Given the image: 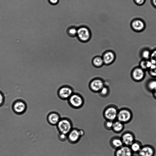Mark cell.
I'll return each instance as SVG.
<instances>
[{
  "instance_id": "22",
  "label": "cell",
  "mask_w": 156,
  "mask_h": 156,
  "mask_svg": "<svg viewBox=\"0 0 156 156\" xmlns=\"http://www.w3.org/2000/svg\"><path fill=\"white\" fill-rule=\"evenodd\" d=\"M77 31V28L74 26H71L67 29L66 32L69 36L74 37L76 36Z\"/></svg>"
},
{
  "instance_id": "20",
  "label": "cell",
  "mask_w": 156,
  "mask_h": 156,
  "mask_svg": "<svg viewBox=\"0 0 156 156\" xmlns=\"http://www.w3.org/2000/svg\"><path fill=\"white\" fill-rule=\"evenodd\" d=\"M152 64L150 60L143 59L140 62L139 67L144 70H148Z\"/></svg>"
},
{
  "instance_id": "11",
  "label": "cell",
  "mask_w": 156,
  "mask_h": 156,
  "mask_svg": "<svg viewBox=\"0 0 156 156\" xmlns=\"http://www.w3.org/2000/svg\"><path fill=\"white\" fill-rule=\"evenodd\" d=\"M155 152V149L153 146L146 144L142 145L137 154L138 156H154Z\"/></svg>"
},
{
  "instance_id": "14",
  "label": "cell",
  "mask_w": 156,
  "mask_h": 156,
  "mask_svg": "<svg viewBox=\"0 0 156 156\" xmlns=\"http://www.w3.org/2000/svg\"><path fill=\"white\" fill-rule=\"evenodd\" d=\"M144 70L140 67L134 68L132 72V77L136 81H140L143 79L145 76Z\"/></svg>"
},
{
  "instance_id": "4",
  "label": "cell",
  "mask_w": 156,
  "mask_h": 156,
  "mask_svg": "<svg viewBox=\"0 0 156 156\" xmlns=\"http://www.w3.org/2000/svg\"><path fill=\"white\" fill-rule=\"evenodd\" d=\"M119 109L114 105L107 106L104 110L103 116L106 120L114 121L117 120Z\"/></svg>"
},
{
  "instance_id": "9",
  "label": "cell",
  "mask_w": 156,
  "mask_h": 156,
  "mask_svg": "<svg viewBox=\"0 0 156 156\" xmlns=\"http://www.w3.org/2000/svg\"><path fill=\"white\" fill-rule=\"evenodd\" d=\"M81 137L79 129L73 128L67 135V140L70 143L75 144L79 141Z\"/></svg>"
},
{
  "instance_id": "8",
  "label": "cell",
  "mask_w": 156,
  "mask_h": 156,
  "mask_svg": "<svg viewBox=\"0 0 156 156\" xmlns=\"http://www.w3.org/2000/svg\"><path fill=\"white\" fill-rule=\"evenodd\" d=\"M73 93V89L66 86L60 87L57 91L58 97L62 100H67Z\"/></svg>"
},
{
  "instance_id": "31",
  "label": "cell",
  "mask_w": 156,
  "mask_h": 156,
  "mask_svg": "<svg viewBox=\"0 0 156 156\" xmlns=\"http://www.w3.org/2000/svg\"><path fill=\"white\" fill-rule=\"evenodd\" d=\"M5 97L3 94L0 91V106H2L5 102Z\"/></svg>"
},
{
  "instance_id": "23",
  "label": "cell",
  "mask_w": 156,
  "mask_h": 156,
  "mask_svg": "<svg viewBox=\"0 0 156 156\" xmlns=\"http://www.w3.org/2000/svg\"><path fill=\"white\" fill-rule=\"evenodd\" d=\"M109 89L108 88L104 86L100 91L98 92V94L102 98H106L109 95Z\"/></svg>"
},
{
  "instance_id": "6",
  "label": "cell",
  "mask_w": 156,
  "mask_h": 156,
  "mask_svg": "<svg viewBox=\"0 0 156 156\" xmlns=\"http://www.w3.org/2000/svg\"><path fill=\"white\" fill-rule=\"evenodd\" d=\"M76 37L81 41L85 42L88 41L91 37L89 28L86 26H81L77 28Z\"/></svg>"
},
{
  "instance_id": "25",
  "label": "cell",
  "mask_w": 156,
  "mask_h": 156,
  "mask_svg": "<svg viewBox=\"0 0 156 156\" xmlns=\"http://www.w3.org/2000/svg\"><path fill=\"white\" fill-rule=\"evenodd\" d=\"M151 51L148 49L144 50L141 52V56L143 59L148 60L150 59Z\"/></svg>"
},
{
  "instance_id": "10",
  "label": "cell",
  "mask_w": 156,
  "mask_h": 156,
  "mask_svg": "<svg viewBox=\"0 0 156 156\" xmlns=\"http://www.w3.org/2000/svg\"><path fill=\"white\" fill-rule=\"evenodd\" d=\"M120 137L123 145L129 147L136 140L134 134L129 131L124 132Z\"/></svg>"
},
{
  "instance_id": "19",
  "label": "cell",
  "mask_w": 156,
  "mask_h": 156,
  "mask_svg": "<svg viewBox=\"0 0 156 156\" xmlns=\"http://www.w3.org/2000/svg\"><path fill=\"white\" fill-rule=\"evenodd\" d=\"M142 146V144L140 142L135 140L129 147L133 154H137Z\"/></svg>"
},
{
  "instance_id": "5",
  "label": "cell",
  "mask_w": 156,
  "mask_h": 156,
  "mask_svg": "<svg viewBox=\"0 0 156 156\" xmlns=\"http://www.w3.org/2000/svg\"><path fill=\"white\" fill-rule=\"evenodd\" d=\"M12 107L15 113L20 115L25 113L27 109V105L24 101L21 99H17L13 102Z\"/></svg>"
},
{
  "instance_id": "33",
  "label": "cell",
  "mask_w": 156,
  "mask_h": 156,
  "mask_svg": "<svg viewBox=\"0 0 156 156\" xmlns=\"http://www.w3.org/2000/svg\"><path fill=\"white\" fill-rule=\"evenodd\" d=\"M51 3L53 4H57L59 1V0H49Z\"/></svg>"
},
{
  "instance_id": "17",
  "label": "cell",
  "mask_w": 156,
  "mask_h": 156,
  "mask_svg": "<svg viewBox=\"0 0 156 156\" xmlns=\"http://www.w3.org/2000/svg\"><path fill=\"white\" fill-rule=\"evenodd\" d=\"M110 145L112 148L116 150L123 146V144L120 137L114 136L110 139Z\"/></svg>"
},
{
  "instance_id": "24",
  "label": "cell",
  "mask_w": 156,
  "mask_h": 156,
  "mask_svg": "<svg viewBox=\"0 0 156 156\" xmlns=\"http://www.w3.org/2000/svg\"><path fill=\"white\" fill-rule=\"evenodd\" d=\"M148 89L152 92L156 89V80H153L149 81L147 84Z\"/></svg>"
},
{
  "instance_id": "13",
  "label": "cell",
  "mask_w": 156,
  "mask_h": 156,
  "mask_svg": "<svg viewBox=\"0 0 156 156\" xmlns=\"http://www.w3.org/2000/svg\"><path fill=\"white\" fill-rule=\"evenodd\" d=\"M61 119L60 115L55 112H52L48 114L47 120L48 123L52 126H56Z\"/></svg>"
},
{
  "instance_id": "15",
  "label": "cell",
  "mask_w": 156,
  "mask_h": 156,
  "mask_svg": "<svg viewBox=\"0 0 156 156\" xmlns=\"http://www.w3.org/2000/svg\"><path fill=\"white\" fill-rule=\"evenodd\" d=\"M133 155L129 146L123 145L115 150L114 156H133Z\"/></svg>"
},
{
  "instance_id": "28",
  "label": "cell",
  "mask_w": 156,
  "mask_h": 156,
  "mask_svg": "<svg viewBox=\"0 0 156 156\" xmlns=\"http://www.w3.org/2000/svg\"><path fill=\"white\" fill-rule=\"evenodd\" d=\"M150 60L152 64L156 65V49L151 52Z\"/></svg>"
},
{
  "instance_id": "30",
  "label": "cell",
  "mask_w": 156,
  "mask_h": 156,
  "mask_svg": "<svg viewBox=\"0 0 156 156\" xmlns=\"http://www.w3.org/2000/svg\"><path fill=\"white\" fill-rule=\"evenodd\" d=\"M146 0H133L134 3L137 5L141 6L145 3Z\"/></svg>"
},
{
  "instance_id": "12",
  "label": "cell",
  "mask_w": 156,
  "mask_h": 156,
  "mask_svg": "<svg viewBox=\"0 0 156 156\" xmlns=\"http://www.w3.org/2000/svg\"><path fill=\"white\" fill-rule=\"evenodd\" d=\"M104 86L103 81L99 78L93 80L90 82L89 87L92 91L94 92H98Z\"/></svg>"
},
{
  "instance_id": "32",
  "label": "cell",
  "mask_w": 156,
  "mask_h": 156,
  "mask_svg": "<svg viewBox=\"0 0 156 156\" xmlns=\"http://www.w3.org/2000/svg\"><path fill=\"white\" fill-rule=\"evenodd\" d=\"M150 1L152 6L156 9V0H151Z\"/></svg>"
},
{
  "instance_id": "21",
  "label": "cell",
  "mask_w": 156,
  "mask_h": 156,
  "mask_svg": "<svg viewBox=\"0 0 156 156\" xmlns=\"http://www.w3.org/2000/svg\"><path fill=\"white\" fill-rule=\"evenodd\" d=\"M92 63L94 66L97 67H100L104 64L102 57L99 56L94 57L92 60Z\"/></svg>"
},
{
  "instance_id": "26",
  "label": "cell",
  "mask_w": 156,
  "mask_h": 156,
  "mask_svg": "<svg viewBox=\"0 0 156 156\" xmlns=\"http://www.w3.org/2000/svg\"><path fill=\"white\" fill-rule=\"evenodd\" d=\"M150 75L153 77H156V65L152 64L148 70Z\"/></svg>"
},
{
  "instance_id": "2",
  "label": "cell",
  "mask_w": 156,
  "mask_h": 156,
  "mask_svg": "<svg viewBox=\"0 0 156 156\" xmlns=\"http://www.w3.org/2000/svg\"><path fill=\"white\" fill-rule=\"evenodd\" d=\"M133 118V112L129 108H123L119 109L117 120L124 124L129 123Z\"/></svg>"
},
{
  "instance_id": "29",
  "label": "cell",
  "mask_w": 156,
  "mask_h": 156,
  "mask_svg": "<svg viewBox=\"0 0 156 156\" xmlns=\"http://www.w3.org/2000/svg\"><path fill=\"white\" fill-rule=\"evenodd\" d=\"M59 140L62 141H64L67 140V135L59 133L58 135Z\"/></svg>"
},
{
  "instance_id": "35",
  "label": "cell",
  "mask_w": 156,
  "mask_h": 156,
  "mask_svg": "<svg viewBox=\"0 0 156 156\" xmlns=\"http://www.w3.org/2000/svg\"><path fill=\"white\" fill-rule=\"evenodd\" d=\"M133 156H138V155L137 156V155H133Z\"/></svg>"
},
{
  "instance_id": "18",
  "label": "cell",
  "mask_w": 156,
  "mask_h": 156,
  "mask_svg": "<svg viewBox=\"0 0 156 156\" xmlns=\"http://www.w3.org/2000/svg\"><path fill=\"white\" fill-rule=\"evenodd\" d=\"M124 128V124L116 120L113 122L112 130L116 133L121 132Z\"/></svg>"
},
{
  "instance_id": "1",
  "label": "cell",
  "mask_w": 156,
  "mask_h": 156,
  "mask_svg": "<svg viewBox=\"0 0 156 156\" xmlns=\"http://www.w3.org/2000/svg\"><path fill=\"white\" fill-rule=\"evenodd\" d=\"M59 133L67 135L73 128L71 120L67 118H61L56 125Z\"/></svg>"
},
{
  "instance_id": "3",
  "label": "cell",
  "mask_w": 156,
  "mask_h": 156,
  "mask_svg": "<svg viewBox=\"0 0 156 156\" xmlns=\"http://www.w3.org/2000/svg\"><path fill=\"white\" fill-rule=\"evenodd\" d=\"M69 105L75 109L81 108L84 103V98L77 93H73L67 100Z\"/></svg>"
},
{
  "instance_id": "7",
  "label": "cell",
  "mask_w": 156,
  "mask_h": 156,
  "mask_svg": "<svg viewBox=\"0 0 156 156\" xmlns=\"http://www.w3.org/2000/svg\"><path fill=\"white\" fill-rule=\"evenodd\" d=\"M130 26L132 30L137 32L143 31L146 27L145 21L143 19L138 18L133 19L130 22Z\"/></svg>"
},
{
  "instance_id": "16",
  "label": "cell",
  "mask_w": 156,
  "mask_h": 156,
  "mask_svg": "<svg viewBox=\"0 0 156 156\" xmlns=\"http://www.w3.org/2000/svg\"><path fill=\"white\" fill-rule=\"evenodd\" d=\"M104 64L108 65L112 63L114 61L115 55L112 51H109L105 52L102 57Z\"/></svg>"
},
{
  "instance_id": "27",
  "label": "cell",
  "mask_w": 156,
  "mask_h": 156,
  "mask_svg": "<svg viewBox=\"0 0 156 156\" xmlns=\"http://www.w3.org/2000/svg\"><path fill=\"white\" fill-rule=\"evenodd\" d=\"M113 121L105 120L104 122V126L105 128L108 130L112 129Z\"/></svg>"
},
{
  "instance_id": "34",
  "label": "cell",
  "mask_w": 156,
  "mask_h": 156,
  "mask_svg": "<svg viewBox=\"0 0 156 156\" xmlns=\"http://www.w3.org/2000/svg\"><path fill=\"white\" fill-rule=\"evenodd\" d=\"M152 92L153 97L155 99H156V89Z\"/></svg>"
}]
</instances>
